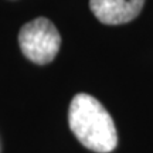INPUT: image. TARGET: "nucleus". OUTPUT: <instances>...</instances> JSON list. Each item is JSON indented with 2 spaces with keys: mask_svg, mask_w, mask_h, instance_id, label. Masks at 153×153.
<instances>
[{
  "mask_svg": "<svg viewBox=\"0 0 153 153\" xmlns=\"http://www.w3.org/2000/svg\"><path fill=\"white\" fill-rule=\"evenodd\" d=\"M70 129L87 149L97 153H109L118 145L114 119L97 98L78 94L68 111Z\"/></svg>",
  "mask_w": 153,
  "mask_h": 153,
  "instance_id": "nucleus-1",
  "label": "nucleus"
},
{
  "mask_svg": "<svg viewBox=\"0 0 153 153\" xmlns=\"http://www.w3.org/2000/svg\"><path fill=\"white\" fill-rule=\"evenodd\" d=\"M145 0H89L94 16L104 24H125L139 16Z\"/></svg>",
  "mask_w": 153,
  "mask_h": 153,
  "instance_id": "nucleus-3",
  "label": "nucleus"
},
{
  "mask_svg": "<svg viewBox=\"0 0 153 153\" xmlns=\"http://www.w3.org/2000/svg\"><path fill=\"white\" fill-rule=\"evenodd\" d=\"M22 53L34 64H48L58 54L61 45L60 33L48 19L38 17L26 23L19 33Z\"/></svg>",
  "mask_w": 153,
  "mask_h": 153,
  "instance_id": "nucleus-2",
  "label": "nucleus"
}]
</instances>
